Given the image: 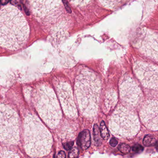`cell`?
<instances>
[{
  "label": "cell",
  "instance_id": "cell-3",
  "mask_svg": "<svg viewBox=\"0 0 158 158\" xmlns=\"http://www.w3.org/2000/svg\"><path fill=\"white\" fill-rule=\"evenodd\" d=\"M24 146L27 154L34 158H42L50 153L52 138L49 130L34 115L24 120Z\"/></svg>",
  "mask_w": 158,
  "mask_h": 158
},
{
  "label": "cell",
  "instance_id": "cell-7",
  "mask_svg": "<svg viewBox=\"0 0 158 158\" xmlns=\"http://www.w3.org/2000/svg\"><path fill=\"white\" fill-rule=\"evenodd\" d=\"M32 6L34 16L45 23H52L62 14L61 0H32Z\"/></svg>",
  "mask_w": 158,
  "mask_h": 158
},
{
  "label": "cell",
  "instance_id": "cell-19",
  "mask_svg": "<svg viewBox=\"0 0 158 158\" xmlns=\"http://www.w3.org/2000/svg\"><path fill=\"white\" fill-rule=\"evenodd\" d=\"M100 130L101 137L104 140H108L109 138V133L108 131V129L104 121H102L101 123Z\"/></svg>",
  "mask_w": 158,
  "mask_h": 158
},
{
  "label": "cell",
  "instance_id": "cell-9",
  "mask_svg": "<svg viewBox=\"0 0 158 158\" xmlns=\"http://www.w3.org/2000/svg\"><path fill=\"white\" fill-rule=\"evenodd\" d=\"M134 70L137 77L144 87L154 90L158 89V67L137 62L134 64Z\"/></svg>",
  "mask_w": 158,
  "mask_h": 158
},
{
  "label": "cell",
  "instance_id": "cell-12",
  "mask_svg": "<svg viewBox=\"0 0 158 158\" xmlns=\"http://www.w3.org/2000/svg\"><path fill=\"white\" fill-rule=\"evenodd\" d=\"M140 116L146 128L158 130V100L151 99L146 102L141 109Z\"/></svg>",
  "mask_w": 158,
  "mask_h": 158
},
{
  "label": "cell",
  "instance_id": "cell-22",
  "mask_svg": "<svg viewBox=\"0 0 158 158\" xmlns=\"http://www.w3.org/2000/svg\"><path fill=\"white\" fill-rule=\"evenodd\" d=\"M79 155V151L77 147H74L70 150L68 154V158H77Z\"/></svg>",
  "mask_w": 158,
  "mask_h": 158
},
{
  "label": "cell",
  "instance_id": "cell-5",
  "mask_svg": "<svg viewBox=\"0 0 158 158\" xmlns=\"http://www.w3.org/2000/svg\"><path fill=\"white\" fill-rule=\"evenodd\" d=\"M112 134L119 138H131L140 130L139 119L134 112L119 106L113 113L109 123Z\"/></svg>",
  "mask_w": 158,
  "mask_h": 158
},
{
  "label": "cell",
  "instance_id": "cell-18",
  "mask_svg": "<svg viewBox=\"0 0 158 158\" xmlns=\"http://www.w3.org/2000/svg\"><path fill=\"white\" fill-rule=\"evenodd\" d=\"M1 158H20L18 154L11 150L6 149L2 150L1 151Z\"/></svg>",
  "mask_w": 158,
  "mask_h": 158
},
{
  "label": "cell",
  "instance_id": "cell-21",
  "mask_svg": "<svg viewBox=\"0 0 158 158\" xmlns=\"http://www.w3.org/2000/svg\"><path fill=\"white\" fill-rule=\"evenodd\" d=\"M118 149L121 153L128 154L130 151L131 148L126 143H122L118 147Z\"/></svg>",
  "mask_w": 158,
  "mask_h": 158
},
{
  "label": "cell",
  "instance_id": "cell-14",
  "mask_svg": "<svg viewBox=\"0 0 158 158\" xmlns=\"http://www.w3.org/2000/svg\"><path fill=\"white\" fill-rule=\"evenodd\" d=\"M117 102V93L113 90L108 91L106 94L105 99V108L106 110H111L115 107Z\"/></svg>",
  "mask_w": 158,
  "mask_h": 158
},
{
  "label": "cell",
  "instance_id": "cell-20",
  "mask_svg": "<svg viewBox=\"0 0 158 158\" xmlns=\"http://www.w3.org/2000/svg\"><path fill=\"white\" fill-rule=\"evenodd\" d=\"M69 1L74 6L81 7L87 5L91 0H69Z\"/></svg>",
  "mask_w": 158,
  "mask_h": 158
},
{
  "label": "cell",
  "instance_id": "cell-25",
  "mask_svg": "<svg viewBox=\"0 0 158 158\" xmlns=\"http://www.w3.org/2000/svg\"><path fill=\"white\" fill-rule=\"evenodd\" d=\"M109 144L112 147H115L118 144L117 140L115 138H111V140H110V141H109Z\"/></svg>",
  "mask_w": 158,
  "mask_h": 158
},
{
  "label": "cell",
  "instance_id": "cell-1",
  "mask_svg": "<svg viewBox=\"0 0 158 158\" xmlns=\"http://www.w3.org/2000/svg\"><path fill=\"white\" fill-rule=\"evenodd\" d=\"M29 27L23 15L13 6L2 8L0 13V43L11 50L20 49L29 35Z\"/></svg>",
  "mask_w": 158,
  "mask_h": 158
},
{
  "label": "cell",
  "instance_id": "cell-16",
  "mask_svg": "<svg viewBox=\"0 0 158 158\" xmlns=\"http://www.w3.org/2000/svg\"><path fill=\"white\" fill-rule=\"evenodd\" d=\"M93 135H94V141L96 145L97 146L100 145L101 143V134L100 130L99 129L97 124H95L93 128Z\"/></svg>",
  "mask_w": 158,
  "mask_h": 158
},
{
  "label": "cell",
  "instance_id": "cell-6",
  "mask_svg": "<svg viewBox=\"0 0 158 158\" xmlns=\"http://www.w3.org/2000/svg\"><path fill=\"white\" fill-rule=\"evenodd\" d=\"M20 139L19 116L14 109L9 106H1L0 139L3 143H17Z\"/></svg>",
  "mask_w": 158,
  "mask_h": 158
},
{
  "label": "cell",
  "instance_id": "cell-11",
  "mask_svg": "<svg viewBox=\"0 0 158 158\" xmlns=\"http://www.w3.org/2000/svg\"><path fill=\"white\" fill-rule=\"evenodd\" d=\"M57 88L59 101L65 115L72 119L77 118L78 111L70 85L66 82H60Z\"/></svg>",
  "mask_w": 158,
  "mask_h": 158
},
{
  "label": "cell",
  "instance_id": "cell-27",
  "mask_svg": "<svg viewBox=\"0 0 158 158\" xmlns=\"http://www.w3.org/2000/svg\"><path fill=\"white\" fill-rule=\"evenodd\" d=\"M9 1V0H1V4L2 5H6Z\"/></svg>",
  "mask_w": 158,
  "mask_h": 158
},
{
  "label": "cell",
  "instance_id": "cell-8",
  "mask_svg": "<svg viewBox=\"0 0 158 158\" xmlns=\"http://www.w3.org/2000/svg\"><path fill=\"white\" fill-rule=\"evenodd\" d=\"M133 44L140 52L158 61V36L154 32L146 28L140 29Z\"/></svg>",
  "mask_w": 158,
  "mask_h": 158
},
{
  "label": "cell",
  "instance_id": "cell-26",
  "mask_svg": "<svg viewBox=\"0 0 158 158\" xmlns=\"http://www.w3.org/2000/svg\"><path fill=\"white\" fill-rule=\"evenodd\" d=\"M57 158H66V154H65V152L63 151H60L57 155Z\"/></svg>",
  "mask_w": 158,
  "mask_h": 158
},
{
  "label": "cell",
  "instance_id": "cell-2",
  "mask_svg": "<svg viewBox=\"0 0 158 158\" xmlns=\"http://www.w3.org/2000/svg\"><path fill=\"white\" fill-rule=\"evenodd\" d=\"M101 84L93 72L83 69L75 80V92L80 111L87 118L96 115L100 96Z\"/></svg>",
  "mask_w": 158,
  "mask_h": 158
},
{
  "label": "cell",
  "instance_id": "cell-15",
  "mask_svg": "<svg viewBox=\"0 0 158 158\" xmlns=\"http://www.w3.org/2000/svg\"><path fill=\"white\" fill-rule=\"evenodd\" d=\"M99 1L105 8L115 10L123 5L128 0H99Z\"/></svg>",
  "mask_w": 158,
  "mask_h": 158
},
{
  "label": "cell",
  "instance_id": "cell-17",
  "mask_svg": "<svg viewBox=\"0 0 158 158\" xmlns=\"http://www.w3.org/2000/svg\"><path fill=\"white\" fill-rule=\"evenodd\" d=\"M156 141L154 136L150 135H146L144 137L143 140V143L146 147H151L156 145Z\"/></svg>",
  "mask_w": 158,
  "mask_h": 158
},
{
  "label": "cell",
  "instance_id": "cell-13",
  "mask_svg": "<svg viewBox=\"0 0 158 158\" xmlns=\"http://www.w3.org/2000/svg\"><path fill=\"white\" fill-rule=\"evenodd\" d=\"M77 143L78 146L83 150L87 149L91 144V134L88 130H85L78 135Z\"/></svg>",
  "mask_w": 158,
  "mask_h": 158
},
{
  "label": "cell",
  "instance_id": "cell-24",
  "mask_svg": "<svg viewBox=\"0 0 158 158\" xmlns=\"http://www.w3.org/2000/svg\"><path fill=\"white\" fill-rule=\"evenodd\" d=\"M73 141H69L63 143V145L65 150H70L72 149V147L73 146Z\"/></svg>",
  "mask_w": 158,
  "mask_h": 158
},
{
  "label": "cell",
  "instance_id": "cell-4",
  "mask_svg": "<svg viewBox=\"0 0 158 158\" xmlns=\"http://www.w3.org/2000/svg\"><path fill=\"white\" fill-rule=\"evenodd\" d=\"M34 98L37 111L45 124L50 128H56L62 112L54 90L46 85H41L35 91Z\"/></svg>",
  "mask_w": 158,
  "mask_h": 158
},
{
  "label": "cell",
  "instance_id": "cell-10",
  "mask_svg": "<svg viewBox=\"0 0 158 158\" xmlns=\"http://www.w3.org/2000/svg\"><path fill=\"white\" fill-rule=\"evenodd\" d=\"M120 93L122 101L130 107H136L138 106L142 99V94L141 89L130 77H126L121 81Z\"/></svg>",
  "mask_w": 158,
  "mask_h": 158
},
{
  "label": "cell",
  "instance_id": "cell-28",
  "mask_svg": "<svg viewBox=\"0 0 158 158\" xmlns=\"http://www.w3.org/2000/svg\"><path fill=\"white\" fill-rule=\"evenodd\" d=\"M156 149H157V150H158V141H157V142H156Z\"/></svg>",
  "mask_w": 158,
  "mask_h": 158
},
{
  "label": "cell",
  "instance_id": "cell-23",
  "mask_svg": "<svg viewBox=\"0 0 158 158\" xmlns=\"http://www.w3.org/2000/svg\"><path fill=\"white\" fill-rule=\"evenodd\" d=\"M132 150L134 152L136 153H141L144 150V148L140 144H135L134 146L133 147Z\"/></svg>",
  "mask_w": 158,
  "mask_h": 158
}]
</instances>
